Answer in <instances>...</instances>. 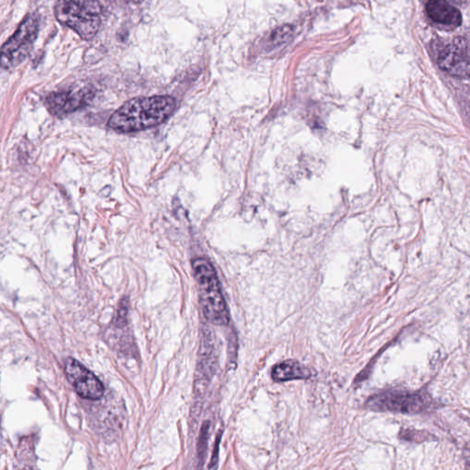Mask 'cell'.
<instances>
[{"instance_id": "1", "label": "cell", "mask_w": 470, "mask_h": 470, "mask_svg": "<svg viewBox=\"0 0 470 470\" xmlns=\"http://www.w3.org/2000/svg\"><path fill=\"white\" fill-rule=\"evenodd\" d=\"M176 102L170 96H153L127 101L110 117L108 126L120 132H134L162 125L174 113Z\"/></svg>"}, {"instance_id": "2", "label": "cell", "mask_w": 470, "mask_h": 470, "mask_svg": "<svg viewBox=\"0 0 470 470\" xmlns=\"http://www.w3.org/2000/svg\"><path fill=\"white\" fill-rule=\"evenodd\" d=\"M193 268L204 316L216 326H227L230 314L215 268L204 258L195 259Z\"/></svg>"}, {"instance_id": "3", "label": "cell", "mask_w": 470, "mask_h": 470, "mask_svg": "<svg viewBox=\"0 0 470 470\" xmlns=\"http://www.w3.org/2000/svg\"><path fill=\"white\" fill-rule=\"evenodd\" d=\"M55 18L82 39L91 40L100 30L101 7L98 0H58Z\"/></svg>"}, {"instance_id": "4", "label": "cell", "mask_w": 470, "mask_h": 470, "mask_svg": "<svg viewBox=\"0 0 470 470\" xmlns=\"http://www.w3.org/2000/svg\"><path fill=\"white\" fill-rule=\"evenodd\" d=\"M366 405L375 411L417 414L434 409L435 401L425 392L389 391L372 396Z\"/></svg>"}, {"instance_id": "5", "label": "cell", "mask_w": 470, "mask_h": 470, "mask_svg": "<svg viewBox=\"0 0 470 470\" xmlns=\"http://www.w3.org/2000/svg\"><path fill=\"white\" fill-rule=\"evenodd\" d=\"M38 32V18L35 15H28L13 35L2 46V68L11 69L25 60L32 51Z\"/></svg>"}, {"instance_id": "6", "label": "cell", "mask_w": 470, "mask_h": 470, "mask_svg": "<svg viewBox=\"0 0 470 470\" xmlns=\"http://www.w3.org/2000/svg\"><path fill=\"white\" fill-rule=\"evenodd\" d=\"M64 372L76 394L86 400L97 401L104 394V386L98 377L75 358L68 357Z\"/></svg>"}, {"instance_id": "7", "label": "cell", "mask_w": 470, "mask_h": 470, "mask_svg": "<svg viewBox=\"0 0 470 470\" xmlns=\"http://www.w3.org/2000/svg\"><path fill=\"white\" fill-rule=\"evenodd\" d=\"M94 93L91 89L79 91L52 93L46 98V107L52 115H67L88 104Z\"/></svg>"}, {"instance_id": "8", "label": "cell", "mask_w": 470, "mask_h": 470, "mask_svg": "<svg viewBox=\"0 0 470 470\" xmlns=\"http://www.w3.org/2000/svg\"><path fill=\"white\" fill-rule=\"evenodd\" d=\"M438 66L445 72L459 79L470 77V58L463 45H450L439 52Z\"/></svg>"}, {"instance_id": "9", "label": "cell", "mask_w": 470, "mask_h": 470, "mask_svg": "<svg viewBox=\"0 0 470 470\" xmlns=\"http://www.w3.org/2000/svg\"><path fill=\"white\" fill-rule=\"evenodd\" d=\"M426 12L432 21L442 25L453 27L462 25V13L447 0H428Z\"/></svg>"}, {"instance_id": "10", "label": "cell", "mask_w": 470, "mask_h": 470, "mask_svg": "<svg viewBox=\"0 0 470 470\" xmlns=\"http://www.w3.org/2000/svg\"><path fill=\"white\" fill-rule=\"evenodd\" d=\"M271 376L275 382H285L289 380L310 379L312 372L299 362L287 360L276 365L272 369Z\"/></svg>"}, {"instance_id": "11", "label": "cell", "mask_w": 470, "mask_h": 470, "mask_svg": "<svg viewBox=\"0 0 470 470\" xmlns=\"http://www.w3.org/2000/svg\"><path fill=\"white\" fill-rule=\"evenodd\" d=\"M294 30H295V28L290 25V24H286V25L278 27L277 29L272 30L268 38L265 39V50L271 52L289 42L293 36Z\"/></svg>"}, {"instance_id": "12", "label": "cell", "mask_w": 470, "mask_h": 470, "mask_svg": "<svg viewBox=\"0 0 470 470\" xmlns=\"http://www.w3.org/2000/svg\"><path fill=\"white\" fill-rule=\"evenodd\" d=\"M202 348V371L206 376L212 375L214 370V346L212 344V337H204Z\"/></svg>"}, {"instance_id": "13", "label": "cell", "mask_w": 470, "mask_h": 470, "mask_svg": "<svg viewBox=\"0 0 470 470\" xmlns=\"http://www.w3.org/2000/svg\"><path fill=\"white\" fill-rule=\"evenodd\" d=\"M209 432H210V423L209 422L204 423V425L202 428V432H200L199 444H197V457H199V459H202V462L204 457H205L207 445H208Z\"/></svg>"}, {"instance_id": "14", "label": "cell", "mask_w": 470, "mask_h": 470, "mask_svg": "<svg viewBox=\"0 0 470 470\" xmlns=\"http://www.w3.org/2000/svg\"><path fill=\"white\" fill-rule=\"evenodd\" d=\"M127 311H128V302L122 301L120 302L119 311H118L117 315V324H119V326L120 323H122L123 326H125V318L127 317Z\"/></svg>"}, {"instance_id": "15", "label": "cell", "mask_w": 470, "mask_h": 470, "mask_svg": "<svg viewBox=\"0 0 470 470\" xmlns=\"http://www.w3.org/2000/svg\"><path fill=\"white\" fill-rule=\"evenodd\" d=\"M221 437H222V434H221V432H219L218 438H216L214 451H213L212 460H210V466H209L210 469L214 468V466L216 465H217L218 454H219V442H221Z\"/></svg>"}, {"instance_id": "16", "label": "cell", "mask_w": 470, "mask_h": 470, "mask_svg": "<svg viewBox=\"0 0 470 470\" xmlns=\"http://www.w3.org/2000/svg\"><path fill=\"white\" fill-rule=\"evenodd\" d=\"M464 459H465L466 465L470 468V443L466 445L465 450H464Z\"/></svg>"}, {"instance_id": "17", "label": "cell", "mask_w": 470, "mask_h": 470, "mask_svg": "<svg viewBox=\"0 0 470 470\" xmlns=\"http://www.w3.org/2000/svg\"><path fill=\"white\" fill-rule=\"evenodd\" d=\"M125 1L135 3V4H137V3H140V2L143 1V0H125Z\"/></svg>"}]
</instances>
